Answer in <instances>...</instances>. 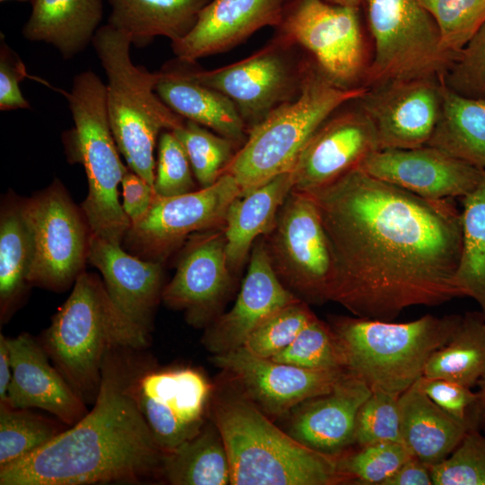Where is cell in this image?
Listing matches in <instances>:
<instances>
[{
    "label": "cell",
    "instance_id": "1",
    "mask_svg": "<svg viewBox=\"0 0 485 485\" xmlns=\"http://www.w3.org/2000/svg\"><path fill=\"white\" fill-rule=\"evenodd\" d=\"M305 192L333 255L330 301L391 322L409 307L463 297L454 283L463 234L454 198H422L359 167Z\"/></svg>",
    "mask_w": 485,
    "mask_h": 485
},
{
    "label": "cell",
    "instance_id": "2",
    "mask_svg": "<svg viewBox=\"0 0 485 485\" xmlns=\"http://www.w3.org/2000/svg\"><path fill=\"white\" fill-rule=\"evenodd\" d=\"M144 349H110L92 410L45 445L1 466L0 485L132 483L162 473L164 452L135 393L139 375L150 365Z\"/></svg>",
    "mask_w": 485,
    "mask_h": 485
},
{
    "label": "cell",
    "instance_id": "3",
    "mask_svg": "<svg viewBox=\"0 0 485 485\" xmlns=\"http://www.w3.org/2000/svg\"><path fill=\"white\" fill-rule=\"evenodd\" d=\"M212 421L223 438L233 485L343 483L338 455L313 450L274 425L242 394L217 397Z\"/></svg>",
    "mask_w": 485,
    "mask_h": 485
},
{
    "label": "cell",
    "instance_id": "4",
    "mask_svg": "<svg viewBox=\"0 0 485 485\" xmlns=\"http://www.w3.org/2000/svg\"><path fill=\"white\" fill-rule=\"evenodd\" d=\"M149 334L113 303L97 275L83 271L53 315L41 345L54 366L83 398L93 403L105 357L113 348H146Z\"/></svg>",
    "mask_w": 485,
    "mask_h": 485
},
{
    "label": "cell",
    "instance_id": "5",
    "mask_svg": "<svg viewBox=\"0 0 485 485\" xmlns=\"http://www.w3.org/2000/svg\"><path fill=\"white\" fill-rule=\"evenodd\" d=\"M461 314H426L407 322L331 316L343 368L371 391L400 395L423 376L429 357L449 341Z\"/></svg>",
    "mask_w": 485,
    "mask_h": 485
},
{
    "label": "cell",
    "instance_id": "6",
    "mask_svg": "<svg viewBox=\"0 0 485 485\" xmlns=\"http://www.w3.org/2000/svg\"><path fill=\"white\" fill-rule=\"evenodd\" d=\"M92 45L107 76L106 104L110 128L127 166L154 187V148L160 134L184 119L158 96V72L133 64L128 35L110 24L101 26Z\"/></svg>",
    "mask_w": 485,
    "mask_h": 485
},
{
    "label": "cell",
    "instance_id": "7",
    "mask_svg": "<svg viewBox=\"0 0 485 485\" xmlns=\"http://www.w3.org/2000/svg\"><path fill=\"white\" fill-rule=\"evenodd\" d=\"M63 93L74 121L64 137L66 154L84 166L88 182L81 209L93 235L122 245L131 222L119 202V185L128 166L110 128L106 84L87 70L76 75L71 91Z\"/></svg>",
    "mask_w": 485,
    "mask_h": 485
},
{
    "label": "cell",
    "instance_id": "8",
    "mask_svg": "<svg viewBox=\"0 0 485 485\" xmlns=\"http://www.w3.org/2000/svg\"><path fill=\"white\" fill-rule=\"evenodd\" d=\"M366 88L340 87L314 61L306 62L297 97L274 110L249 131L224 172L235 178L242 195L292 171L319 127L342 105L360 98Z\"/></svg>",
    "mask_w": 485,
    "mask_h": 485
},
{
    "label": "cell",
    "instance_id": "9",
    "mask_svg": "<svg viewBox=\"0 0 485 485\" xmlns=\"http://www.w3.org/2000/svg\"><path fill=\"white\" fill-rule=\"evenodd\" d=\"M375 54L371 84L442 78L456 57L442 46L437 26L420 0H362Z\"/></svg>",
    "mask_w": 485,
    "mask_h": 485
},
{
    "label": "cell",
    "instance_id": "10",
    "mask_svg": "<svg viewBox=\"0 0 485 485\" xmlns=\"http://www.w3.org/2000/svg\"><path fill=\"white\" fill-rule=\"evenodd\" d=\"M272 268L300 300L330 301L334 260L317 205L305 191L292 190L274 226L262 236Z\"/></svg>",
    "mask_w": 485,
    "mask_h": 485
},
{
    "label": "cell",
    "instance_id": "11",
    "mask_svg": "<svg viewBox=\"0 0 485 485\" xmlns=\"http://www.w3.org/2000/svg\"><path fill=\"white\" fill-rule=\"evenodd\" d=\"M297 47L276 33L266 46L238 62L211 70L190 62V73L234 101L249 133L299 94L306 61L297 57Z\"/></svg>",
    "mask_w": 485,
    "mask_h": 485
},
{
    "label": "cell",
    "instance_id": "12",
    "mask_svg": "<svg viewBox=\"0 0 485 485\" xmlns=\"http://www.w3.org/2000/svg\"><path fill=\"white\" fill-rule=\"evenodd\" d=\"M24 212L34 242L31 286L63 291L84 271L91 231L87 220L62 183L23 199Z\"/></svg>",
    "mask_w": 485,
    "mask_h": 485
},
{
    "label": "cell",
    "instance_id": "13",
    "mask_svg": "<svg viewBox=\"0 0 485 485\" xmlns=\"http://www.w3.org/2000/svg\"><path fill=\"white\" fill-rule=\"evenodd\" d=\"M240 195L238 182L226 172L212 185L186 194H155L147 213L128 229L124 249L163 264L192 234L224 228L228 208Z\"/></svg>",
    "mask_w": 485,
    "mask_h": 485
},
{
    "label": "cell",
    "instance_id": "14",
    "mask_svg": "<svg viewBox=\"0 0 485 485\" xmlns=\"http://www.w3.org/2000/svg\"><path fill=\"white\" fill-rule=\"evenodd\" d=\"M276 29V33L310 52L332 83L358 87L365 71L359 7L327 0H287Z\"/></svg>",
    "mask_w": 485,
    "mask_h": 485
},
{
    "label": "cell",
    "instance_id": "15",
    "mask_svg": "<svg viewBox=\"0 0 485 485\" xmlns=\"http://www.w3.org/2000/svg\"><path fill=\"white\" fill-rule=\"evenodd\" d=\"M442 92L438 77L389 80L372 84L357 101L375 128L379 150L408 149L428 142Z\"/></svg>",
    "mask_w": 485,
    "mask_h": 485
},
{
    "label": "cell",
    "instance_id": "16",
    "mask_svg": "<svg viewBox=\"0 0 485 485\" xmlns=\"http://www.w3.org/2000/svg\"><path fill=\"white\" fill-rule=\"evenodd\" d=\"M135 393L139 409L164 454L193 437L205 424L210 385L196 369L157 370L149 365L139 375Z\"/></svg>",
    "mask_w": 485,
    "mask_h": 485
},
{
    "label": "cell",
    "instance_id": "17",
    "mask_svg": "<svg viewBox=\"0 0 485 485\" xmlns=\"http://www.w3.org/2000/svg\"><path fill=\"white\" fill-rule=\"evenodd\" d=\"M241 394L268 415L282 416L300 403L330 392L345 370H319L251 355L242 347L212 357Z\"/></svg>",
    "mask_w": 485,
    "mask_h": 485
},
{
    "label": "cell",
    "instance_id": "18",
    "mask_svg": "<svg viewBox=\"0 0 485 485\" xmlns=\"http://www.w3.org/2000/svg\"><path fill=\"white\" fill-rule=\"evenodd\" d=\"M224 228L192 234L181 251L162 301L184 311L190 325H209L218 315L232 283Z\"/></svg>",
    "mask_w": 485,
    "mask_h": 485
},
{
    "label": "cell",
    "instance_id": "19",
    "mask_svg": "<svg viewBox=\"0 0 485 485\" xmlns=\"http://www.w3.org/2000/svg\"><path fill=\"white\" fill-rule=\"evenodd\" d=\"M358 167L377 179L430 199L462 198L479 185L485 174V170L429 146L376 150Z\"/></svg>",
    "mask_w": 485,
    "mask_h": 485
},
{
    "label": "cell",
    "instance_id": "20",
    "mask_svg": "<svg viewBox=\"0 0 485 485\" xmlns=\"http://www.w3.org/2000/svg\"><path fill=\"white\" fill-rule=\"evenodd\" d=\"M379 150L375 128L359 109L327 119L307 141L292 169L294 190L323 187Z\"/></svg>",
    "mask_w": 485,
    "mask_h": 485
},
{
    "label": "cell",
    "instance_id": "21",
    "mask_svg": "<svg viewBox=\"0 0 485 485\" xmlns=\"http://www.w3.org/2000/svg\"><path fill=\"white\" fill-rule=\"evenodd\" d=\"M299 300L275 273L261 236L252 246L234 304L207 325L203 344L214 355L239 348L267 317Z\"/></svg>",
    "mask_w": 485,
    "mask_h": 485
},
{
    "label": "cell",
    "instance_id": "22",
    "mask_svg": "<svg viewBox=\"0 0 485 485\" xmlns=\"http://www.w3.org/2000/svg\"><path fill=\"white\" fill-rule=\"evenodd\" d=\"M8 343L13 375L5 402L13 408L46 410L69 426L88 412L85 401L50 364L34 338L24 332L8 338Z\"/></svg>",
    "mask_w": 485,
    "mask_h": 485
},
{
    "label": "cell",
    "instance_id": "23",
    "mask_svg": "<svg viewBox=\"0 0 485 485\" xmlns=\"http://www.w3.org/2000/svg\"><path fill=\"white\" fill-rule=\"evenodd\" d=\"M287 0H210L191 31L172 42L176 57L195 62L242 43L266 26L277 27Z\"/></svg>",
    "mask_w": 485,
    "mask_h": 485
},
{
    "label": "cell",
    "instance_id": "24",
    "mask_svg": "<svg viewBox=\"0 0 485 485\" xmlns=\"http://www.w3.org/2000/svg\"><path fill=\"white\" fill-rule=\"evenodd\" d=\"M371 392L346 371L330 392L294 408L287 433L313 450L339 455L355 445L357 415Z\"/></svg>",
    "mask_w": 485,
    "mask_h": 485
},
{
    "label": "cell",
    "instance_id": "25",
    "mask_svg": "<svg viewBox=\"0 0 485 485\" xmlns=\"http://www.w3.org/2000/svg\"><path fill=\"white\" fill-rule=\"evenodd\" d=\"M88 262L101 274L116 306L138 328L150 333L154 311L162 300L163 264L141 259L91 234Z\"/></svg>",
    "mask_w": 485,
    "mask_h": 485
},
{
    "label": "cell",
    "instance_id": "26",
    "mask_svg": "<svg viewBox=\"0 0 485 485\" xmlns=\"http://www.w3.org/2000/svg\"><path fill=\"white\" fill-rule=\"evenodd\" d=\"M158 73L155 92L172 111L231 139L240 147L246 141L248 129L234 101L194 79L190 62L176 57Z\"/></svg>",
    "mask_w": 485,
    "mask_h": 485
},
{
    "label": "cell",
    "instance_id": "27",
    "mask_svg": "<svg viewBox=\"0 0 485 485\" xmlns=\"http://www.w3.org/2000/svg\"><path fill=\"white\" fill-rule=\"evenodd\" d=\"M419 380L399 396L401 438L413 456L431 467L445 460L471 428L437 406Z\"/></svg>",
    "mask_w": 485,
    "mask_h": 485
},
{
    "label": "cell",
    "instance_id": "28",
    "mask_svg": "<svg viewBox=\"0 0 485 485\" xmlns=\"http://www.w3.org/2000/svg\"><path fill=\"white\" fill-rule=\"evenodd\" d=\"M293 188L294 175L290 171L240 195L231 203L224 232L232 272L244 264L254 241L272 229L278 213Z\"/></svg>",
    "mask_w": 485,
    "mask_h": 485
},
{
    "label": "cell",
    "instance_id": "29",
    "mask_svg": "<svg viewBox=\"0 0 485 485\" xmlns=\"http://www.w3.org/2000/svg\"><path fill=\"white\" fill-rule=\"evenodd\" d=\"M31 4L23 37L52 45L65 59L82 52L101 27L103 0H31Z\"/></svg>",
    "mask_w": 485,
    "mask_h": 485
},
{
    "label": "cell",
    "instance_id": "30",
    "mask_svg": "<svg viewBox=\"0 0 485 485\" xmlns=\"http://www.w3.org/2000/svg\"><path fill=\"white\" fill-rule=\"evenodd\" d=\"M209 1L108 0V24L128 35L137 48L147 46L158 36L173 42L191 31L199 12Z\"/></svg>",
    "mask_w": 485,
    "mask_h": 485
},
{
    "label": "cell",
    "instance_id": "31",
    "mask_svg": "<svg viewBox=\"0 0 485 485\" xmlns=\"http://www.w3.org/2000/svg\"><path fill=\"white\" fill-rule=\"evenodd\" d=\"M426 146L485 170V99L463 96L443 84L439 116Z\"/></svg>",
    "mask_w": 485,
    "mask_h": 485
},
{
    "label": "cell",
    "instance_id": "32",
    "mask_svg": "<svg viewBox=\"0 0 485 485\" xmlns=\"http://www.w3.org/2000/svg\"><path fill=\"white\" fill-rule=\"evenodd\" d=\"M34 259L33 236L23 199L6 198L0 213V315L5 321L26 287Z\"/></svg>",
    "mask_w": 485,
    "mask_h": 485
},
{
    "label": "cell",
    "instance_id": "33",
    "mask_svg": "<svg viewBox=\"0 0 485 485\" xmlns=\"http://www.w3.org/2000/svg\"><path fill=\"white\" fill-rule=\"evenodd\" d=\"M162 474L173 485L230 484L228 455L215 423H205L197 435L165 453Z\"/></svg>",
    "mask_w": 485,
    "mask_h": 485
},
{
    "label": "cell",
    "instance_id": "34",
    "mask_svg": "<svg viewBox=\"0 0 485 485\" xmlns=\"http://www.w3.org/2000/svg\"><path fill=\"white\" fill-rule=\"evenodd\" d=\"M485 374V316L466 312L452 338L429 357L423 376L472 388Z\"/></svg>",
    "mask_w": 485,
    "mask_h": 485
},
{
    "label": "cell",
    "instance_id": "35",
    "mask_svg": "<svg viewBox=\"0 0 485 485\" xmlns=\"http://www.w3.org/2000/svg\"><path fill=\"white\" fill-rule=\"evenodd\" d=\"M462 199L463 242L454 283L463 296L476 301L485 316V174Z\"/></svg>",
    "mask_w": 485,
    "mask_h": 485
},
{
    "label": "cell",
    "instance_id": "36",
    "mask_svg": "<svg viewBox=\"0 0 485 485\" xmlns=\"http://www.w3.org/2000/svg\"><path fill=\"white\" fill-rule=\"evenodd\" d=\"M60 432L49 419L0 402V467L27 456Z\"/></svg>",
    "mask_w": 485,
    "mask_h": 485
},
{
    "label": "cell",
    "instance_id": "37",
    "mask_svg": "<svg viewBox=\"0 0 485 485\" xmlns=\"http://www.w3.org/2000/svg\"><path fill=\"white\" fill-rule=\"evenodd\" d=\"M172 131L187 154L199 188L216 182L237 151L234 141L192 120L184 119Z\"/></svg>",
    "mask_w": 485,
    "mask_h": 485
},
{
    "label": "cell",
    "instance_id": "38",
    "mask_svg": "<svg viewBox=\"0 0 485 485\" xmlns=\"http://www.w3.org/2000/svg\"><path fill=\"white\" fill-rule=\"evenodd\" d=\"M411 456L401 442H379L339 454L338 469L343 482L383 485Z\"/></svg>",
    "mask_w": 485,
    "mask_h": 485
},
{
    "label": "cell",
    "instance_id": "39",
    "mask_svg": "<svg viewBox=\"0 0 485 485\" xmlns=\"http://www.w3.org/2000/svg\"><path fill=\"white\" fill-rule=\"evenodd\" d=\"M434 19L443 48L459 56L485 22V0H420Z\"/></svg>",
    "mask_w": 485,
    "mask_h": 485
},
{
    "label": "cell",
    "instance_id": "40",
    "mask_svg": "<svg viewBox=\"0 0 485 485\" xmlns=\"http://www.w3.org/2000/svg\"><path fill=\"white\" fill-rule=\"evenodd\" d=\"M270 359L309 369L344 370L334 331L316 315L289 346Z\"/></svg>",
    "mask_w": 485,
    "mask_h": 485
},
{
    "label": "cell",
    "instance_id": "41",
    "mask_svg": "<svg viewBox=\"0 0 485 485\" xmlns=\"http://www.w3.org/2000/svg\"><path fill=\"white\" fill-rule=\"evenodd\" d=\"M314 316L307 303L299 300L289 304L260 322L242 348L253 356L272 358L289 346Z\"/></svg>",
    "mask_w": 485,
    "mask_h": 485
},
{
    "label": "cell",
    "instance_id": "42",
    "mask_svg": "<svg viewBox=\"0 0 485 485\" xmlns=\"http://www.w3.org/2000/svg\"><path fill=\"white\" fill-rule=\"evenodd\" d=\"M430 472L433 485H485V435L479 428L470 429Z\"/></svg>",
    "mask_w": 485,
    "mask_h": 485
},
{
    "label": "cell",
    "instance_id": "43",
    "mask_svg": "<svg viewBox=\"0 0 485 485\" xmlns=\"http://www.w3.org/2000/svg\"><path fill=\"white\" fill-rule=\"evenodd\" d=\"M399 396L384 391L371 392L357 415L355 445L401 442Z\"/></svg>",
    "mask_w": 485,
    "mask_h": 485
},
{
    "label": "cell",
    "instance_id": "44",
    "mask_svg": "<svg viewBox=\"0 0 485 485\" xmlns=\"http://www.w3.org/2000/svg\"><path fill=\"white\" fill-rule=\"evenodd\" d=\"M187 154L172 130L158 138L154 190L159 197H173L196 190Z\"/></svg>",
    "mask_w": 485,
    "mask_h": 485
},
{
    "label": "cell",
    "instance_id": "45",
    "mask_svg": "<svg viewBox=\"0 0 485 485\" xmlns=\"http://www.w3.org/2000/svg\"><path fill=\"white\" fill-rule=\"evenodd\" d=\"M463 96L485 99V22L442 77Z\"/></svg>",
    "mask_w": 485,
    "mask_h": 485
},
{
    "label": "cell",
    "instance_id": "46",
    "mask_svg": "<svg viewBox=\"0 0 485 485\" xmlns=\"http://www.w3.org/2000/svg\"><path fill=\"white\" fill-rule=\"evenodd\" d=\"M424 392L442 410L471 429L479 428L478 393L459 383L422 376Z\"/></svg>",
    "mask_w": 485,
    "mask_h": 485
},
{
    "label": "cell",
    "instance_id": "47",
    "mask_svg": "<svg viewBox=\"0 0 485 485\" xmlns=\"http://www.w3.org/2000/svg\"><path fill=\"white\" fill-rule=\"evenodd\" d=\"M26 76L25 65L3 39L0 44V110L30 109L23 97L20 82Z\"/></svg>",
    "mask_w": 485,
    "mask_h": 485
},
{
    "label": "cell",
    "instance_id": "48",
    "mask_svg": "<svg viewBox=\"0 0 485 485\" xmlns=\"http://www.w3.org/2000/svg\"><path fill=\"white\" fill-rule=\"evenodd\" d=\"M121 187L122 207L132 225L147 213L155 192L152 185L128 167L123 175Z\"/></svg>",
    "mask_w": 485,
    "mask_h": 485
},
{
    "label": "cell",
    "instance_id": "49",
    "mask_svg": "<svg viewBox=\"0 0 485 485\" xmlns=\"http://www.w3.org/2000/svg\"><path fill=\"white\" fill-rule=\"evenodd\" d=\"M383 485H432L430 467L411 456Z\"/></svg>",
    "mask_w": 485,
    "mask_h": 485
},
{
    "label": "cell",
    "instance_id": "50",
    "mask_svg": "<svg viewBox=\"0 0 485 485\" xmlns=\"http://www.w3.org/2000/svg\"><path fill=\"white\" fill-rule=\"evenodd\" d=\"M12 358L8 338L0 334V402L5 401L12 380Z\"/></svg>",
    "mask_w": 485,
    "mask_h": 485
},
{
    "label": "cell",
    "instance_id": "51",
    "mask_svg": "<svg viewBox=\"0 0 485 485\" xmlns=\"http://www.w3.org/2000/svg\"><path fill=\"white\" fill-rule=\"evenodd\" d=\"M478 386V415L479 428L485 430V374L479 380Z\"/></svg>",
    "mask_w": 485,
    "mask_h": 485
},
{
    "label": "cell",
    "instance_id": "52",
    "mask_svg": "<svg viewBox=\"0 0 485 485\" xmlns=\"http://www.w3.org/2000/svg\"><path fill=\"white\" fill-rule=\"evenodd\" d=\"M332 4L359 7L361 5L362 0H327Z\"/></svg>",
    "mask_w": 485,
    "mask_h": 485
},
{
    "label": "cell",
    "instance_id": "53",
    "mask_svg": "<svg viewBox=\"0 0 485 485\" xmlns=\"http://www.w3.org/2000/svg\"><path fill=\"white\" fill-rule=\"evenodd\" d=\"M5 1H20V2H24V1H31V0H0V2H5Z\"/></svg>",
    "mask_w": 485,
    "mask_h": 485
}]
</instances>
